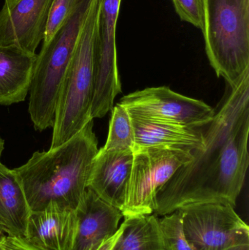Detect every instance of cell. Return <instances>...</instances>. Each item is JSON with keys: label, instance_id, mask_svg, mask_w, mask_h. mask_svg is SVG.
Returning <instances> with one entry per match:
<instances>
[{"label": "cell", "instance_id": "obj_1", "mask_svg": "<svg viewBox=\"0 0 249 250\" xmlns=\"http://www.w3.org/2000/svg\"><path fill=\"white\" fill-rule=\"evenodd\" d=\"M204 128L203 146L192 150V160L156 194V215L197 204L235 208L249 163V71L233 87L228 85L213 119Z\"/></svg>", "mask_w": 249, "mask_h": 250}, {"label": "cell", "instance_id": "obj_2", "mask_svg": "<svg viewBox=\"0 0 249 250\" xmlns=\"http://www.w3.org/2000/svg\"><path fill=\"white\" fill-rule=\"evenodd\" d=\"M98 151L91 120L64 144L36 151L15 168L31 212L42 211L50 204L76 210L87 189Z\"/></svg>", "mask_w": 249, "mask_h": 250}, {"label": "cell", "instance_id": "obj_3", "mask_svg": "<svg viewBox=\"0 0 249 250\" xmlns=\"http://www.w3.org/2000/svg\"><path fill=\"white\" fill-rule=\"evenodd\" d=\"M99 10L100 0H92L60 88L50 148L64 144L93 120L91 111L95 92V52Z\"/></svg>", "mask_w": 249, "mask_h": 250}, {"label": "cell", "instance_id": "obj_4", "mask_svg": "<svg viewBox=\"0 0 249 250\" xmlns=\"http://www.w3.org/2000/svg\"><path fill=\"white\" fill-rule=\"evenodd\" d=\"M92 0H79L68 20L37 54L29 88V114L34 127H52L61 83L73 58Z\"/></svg>", "mask_w": 249, "mask_h": 250}, {"label": "cell", "instance_id": "obj_5", "mask_svg": "<svg viewBox=\"0 0 249 250\" xmlns=\"http://www.w3.org/2000/svg\"><path fill=\"white\" fill-rule=\"evenodd\" d=\"M203 14L211 65L233 87L249 71V0H203Z\"/></svg>", "mask_w": 249, "mask_h": 250}, {"label": "cell", "instance_id": "obj_6", "mask_svg": "<svg viewBox=\"0 0 249 250\" xmlns=\"http://www.w3.org/2000/svg\"><path fill=\"white\" fill-rule=\"evenodd\" d=\"M192 158V150L187 148L148 147L134 150L125 202L121 210L123 217L153 214L159 189Z\"/></svg>", "mask_w": 249, "mask_h": 250}, {"label": "cell", "instance_id": "obj_7", "mask_svg": "<svg viewBox=\"0 0 249 250\" xmlns=\"http://www.w3.org/2000/svg\"><path fill=\"white\" fill-rule=\"evenodd\" d=\"M179 209L184 234L194 250H225L249 244V226L232 206L197 204Z\"/></svg>", "mask_w": 249, "mask_h": 250}, {"label": "cell", "instance_id": "obj_8", "mask_svg": "<svg viewBox=\"0 0 249 250\" xmlns=\"http://www.w3.org/2000/svg\"><path fill=\"white\" fill-rule=\"evenodd\" d=\"M121 0H100L96 52L95 92L91 117H105L114 106L115 97L121 92L117 65V21Z\"/></svg>", "mask_w": 249, "mask_h": 250}, {"label": "cell", "instance_id": "obj_9", "mask_svg": "<svg viewBox=\"0 0 249 250\" xmlns=\"http://www.w3.org/2000/svg\"><path fill=\"white\" fill-rule=\"evenodd\" d=\"M118 104L130 114L168 123L203 128L214 109L199 100L176 93L168 86L146 88L123 97Z\"/></svg>", "mask_w": 249, "mask_h": 250}, {"label": "cell", "instance_id": "obj_10", "mask_svg": "<svg viewBox=\"0 0 249 250\" xmlns=\"http://www.w3.org/2000/svg\"><path fill=\"white\" fill-rule=\"evenodd\" d=\"M53 0H4L0 10V46L30 54L43 41Z\"/></svg>", "mask_w": 249, "mask_h": 250}, {"label": "cell", "instance_id": "obj_11", "mask_svg": "<svg viewBox=\"0 0 249 250\" xmlns=\"http://www.w3.org/2000/svg\"><path fill=\"white\" fill-rule=\"evenodd\" d=\"M133 163V151L99 149L92 166L87 189L121 210L125 202Z\"/></svg>", "mask_w": 249, "mask_h": 250}, {"label": "cell", "instance_id": "obj_12", "mask_svg": "<svg viewBox=\"0 0 249 250\" xmlns=\"http://www.w3.org/2000/svg\"><path fill=\"white\" fill-rule=\"evenodd\" d=\"M77 226L72 250H96L118 229L121 210L87 189L76 208Z\"/></svg>", "mask_w": 249, "mask_h": 250}, {"label": "cell", "instance_id": "obj_13", "mask_svg": "<svg viewBox=\"0 0 249 250\" xmlns=\"http://www.w3.org/2000/svg\"><path fill=\"white\" fill-rule=\"evenodd\" d=\"M77 226L76 210L50 204L31 212L25 239L45 250H72Z\"/></svg>", "mask_w": 249, "mask_h": 250}, {"label": "cell", "instance_id": "obj_14", "mask_svg": "<svg viewBox=\"0 0 249 250\" xmlns=\"http://www.w3.org/2000/svg\"><path fill=\"white\" fill-rule=\"evenodd\" d=\"M130 114L134 132V151L148 147H172L192 150L203 146L201 128Z\"/></svg>", "mask_w": 249, "mask_h": 250}, {"label": "cell", "instance_id": "obj_15", "mask_svg": "<svg viewBox=\"0 0 249 250\" xmlns=\"http://www.w3.org/2000/svg\"><path fill=\"white\" fill-rule=\"evenodd\" d=\"M37 54L0 46V105L23 102L30 88Z\"/></svg>", "mask_w": 249, "mask_h": 250}, {"label": "cell", "instance_id": "obj_16", "mask_svg": "<svg viewBox=\"0 0 249 250\" xmlns=\"http://www.w3.org/2000/svg\"><path fill=\"white\" fill-rule=\"evenodd\" d=\"M30 214L17 173L0 163V231L26 237Z\"/></svg>", "mask_w": 249, "mask_h": 250}, {"label": "cell", "instance_id": "obj_17", "mask_svg": "<svg viewBox=\"0 0 249 250\" xmlns=\"http://www.w3.org/2000/svg\"><path fill=\"white\" fill-rule=\"evenodd\" d=\"M114 250H166L155 214L127 217Z\"/></svg>", "mask_w": 249, "mask_h": 250}, {"label": "cell", "instance_id": "obj_18", "mask_svg": "<svg viewBox=\"0 0 249 250\" xmlns=\"http://www.w3.org/2000/svg\"><path fill=\"white\" fill-rule=\"evenodd\" d=\"M112 111L108 138L103 148L114 151H134V132L130 113L118 104Z\"/></svg>", "mask_w": 249, "mask_h": 250}, {"label": "cell", "instance_id": "obj_19", "mask_svg": "<svg viewBox=\"0 0 249 250\" xmlns=\"http://www.w3.org/2000/svg\"><path fill=\"white\" fill-rule=\"evenodd\" d=\"M159 227L166 250H194L184 234L181 209L164 216Z\"/></svg>", "mask_w": 249, "mask_h": 250}, {"label": "cell", "instance_id": "obj_20", "mask_svg": "<svg viewBox=\"0 0 249 250\" xmlns=\"http://www.w3.org/2000/svg\"><path fill=\"white\" fill-rule=\"evenodd\" d=\"M78 1L79 0H53L45 27L43 44L49 42L68 20Z\"/></svg>", "mask_w": 249, "mask_h": 250}, {"label": "cell", "instance_id": "obj_21", "mask_svg": "<svg viewBox=\"0 0 249 250\" xmlns=\"http://www.w3.org/2000/svg\"><path fill=\"white\" fill-rule=\"evenodd\" d=\"M175 12L184 21L203 31L204 25L203 0H172Z\"/></svg>", "mask_w": 249, "mask_h": 250}, {"label": "cell", "instance_id": "obj_22", "mask_svg": "<svg viewBox=\"0 0 249 250\" xmlns=\"http://www.w3.org/2000/svg\"><path fill=\"white\" fill-rule=\"evenodd\" d=\"M0 246L2 250H45L31 243L24 237L4 234L0 237Z\"/></svg>", "mask_w": 249, "mask_h": 250}, {"label": "cell", "instance_id": "obj_23", "mask_svg": "<svg viewBox=\"0 0 249 250\" xmlns=\"http://www.w3.org/2000/svg\"><path fill=\"white\" fill-rule=\"evenodd\" d=\"M122 226L118 228L117 231L111 237L105 241L96 250H114V247L116 245L121 233H122Z\"/></svg>", "mask_w": 249, "mask_h": 250}, {"label": "cell", "instance_id": "obj_24", "mask_svg": "<svg viewBox=\"0 0 249 250\" xmlns=\"http://www.w3.org/2000/svg\"><path fill=\"white\" fill-rule=\"evenodd\" d=\"M225 250H249V244L237 245V246L232 247V248Z\"/></svg>", "mask_w": 249, "mask_h": 250}, {"label": "cell", "instance_id": "obj_25", "mask_svg": "<svg viewBox=\"0 0 249 250\" xmlns=\"http://www.w3.org/2000/svg\"><path fill=\"white\" fill-rule=\"evenodd\" d=\"M4 140L1 138V137L0 136V163H1V154H2L3 150H4Z\"/></svg>", "mask_w": 249, "mask_h": 250}, {"label": "cell", "instance_id": "obj_26", "mask_svg": "<svg viewBox=\"0 0 249 250\" xmlns=\"http://www.w3.org/2000/svg\"><path fill=\"white\" fill-rule=\"evenodd\" d=\"M3 234H4V233H1V231H0V237H1V236H2Z\"/></svg>", "mask_w": 249, "mask_h": 250}, {"label": "cell", "instance_id": "obj_27", "mask_svg": "<svg viewBox=\"0 0 249 250\" xmlns=\"http://www.w3.org/2000/svg\"><path fill=\"white\" fill-rule=\"evenodd\" d=\"M0 250H1V246H0Z\"/></svg>", "mask_w": 249, "mask_h": 250}]
</instances>
